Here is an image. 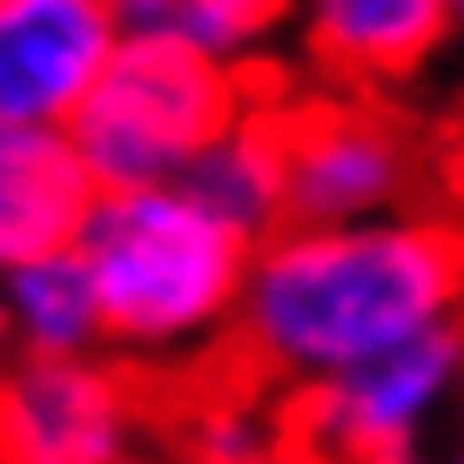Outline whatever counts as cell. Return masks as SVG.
Instances as JSON below:
<instances>
[{
	"instance_id": "cell-1",
	"label": "cell",
	"mask_w": 464,
	"mask_h": 464,
	"mask_svg": "<svg viewBox=\"0 0 464 464\" xmlns=\"http://www.w3.org/2000/svg\"><path fill=\"white\" fill-rule=\"evenodd\" d=\"M458 324L464 229L404 209L343 229L283 222L263 236L229 343L283 391H310Z\"/></svg>"
},
{
	"instance_id": "cell-2",
	"label": "cell",
	"mask_w": 464,
	"mask_h": 464,
	"mask_svg": "<svg viewBox=\"0 0 464 464\" xmlns=\"http://www.w3.org/2000/svg\"><path fill=\"white\" fill-rule=\"evenodd\" d=\"M74 256L94 283L102 357L121 371H188L236 337L256 243L169 182L94 196Z\"/></svg>"
},
{
	"instance_id": "cell-3",
	"label": "cell",
	"mask_w": 464,
	"mask_h": 464,
	"mask_svg": "<svg viewBox=\"0 0 464 464\" xmlns=\"http://www.w3.org/2000/svg\"><path fill=\"white\" fill-rule=\"evenodd\" d=\"M256 102L243 74L182 54L169 41L121 34L102 61L88 102L74 108L68 141L102 196L115 188H169L196 169V155Z\"/></svg>"
},
{
	"instance_id": "cell-4",
	"label": "cell",
	"mask_w": 464,
	"mask_h": 464,
	"mask_svg": "<svg viewBox=\"0 0 464 464\" xmlns=\"http://www.w3.org/2000/svg\"><path fill=\"white\" fill-rule=\"evenodd\" d=\"M464 404V324L391 357L290 391L283 438L310 464H430Z\"/></svg>"
},
{
	"instance_id": "cell-5",
	"label": "cell",
	"mask_w": 464,
	"mask_h": 464,
	"mask_svg": "<svg viewBox=\"0 0 464 464\" xmlns=\"http://www.w3.org/2000/svg\"><path fill=\"white\" fill-rule=\"evenodd\" d=\"M149 397L115 357H7L0 464H141Z\"/></svg>"
},
{
	"instance_id": "cell-6",
	"label": "cell",
	"mask_w": 464,
	"mask_h": 464,
	"mask_svg": "<svg viewBox=\"0 0 464 464\" xmlns=\"http://www.w3.org/2000/svg\"><path fill=\"white\" fill-rule=\"evenodd\" d=\"M418 188V149L371 102L283 108V222L343 229V222L404 216Z\"/></svg>"
},
{
	"instance_id": "cell-7",
	"label": "cell",
	"mask_w": 464,
	"mask_h": 464,
	"mask_svg": "<svg viewBox=\"0 0 464 464\" xmlns=\"http://www.w3.org/2000/svg\"><path fill=\"white\" fill-rule=\"evenodd\" d=\"M108 0H0V128H61L115 54Z\"/></svg>"
},
{
	"instance_id": "cell-8",
	"label": "cell",
	"mask_w": 464,
	"mask_h": 464,
	"mask_svg": "<svg viewBox=\"0 0 464 464\" xmlns=\"http://www.w3.org/2000/svg\"><path fill=\"white\" fill-rule=\"evenodd\" d=\"M290 27L337 82L377 88L418 74L451 34V0H296Z\"/></svg>"
},
{
	"instance_id": "cell-9",
	"label": "cell",
	"mask_w": 464,
	"mask_h": 464,
	"mask_svg": "<svg viewBox=\"0 0 464 464\" xmlns=\"http://www.w3.org/2000/svg\"><path fill=\"white\" fill-rule=\"evenodd\" d=\"M102 188L61 128H0V276L34 256L74 249Z\"/></svg>"
},
{
	"instance_id": "cell-10",
	"label": "cell",
	"mask_w": 464,
	"mask_h": 464,
	"mask_svg": "<svg viewBox=\"0 0 464 464\" xmlns=\"http://www.w3.org/2000/svg\"><path fill=\"white\" fill-rule=\"evenodd\" d=\"M182 188L216 222H229L236 236H249V243L276 236L283 229V108L249 102L243 115L196 155V169L182 175Z\"/></svg>"
},
{
	"instance_id": "cell-11",
	"label": "cell",
	"mask_w": 464,
	"mask_h": 464,
	"mask_svg": "<svg viewBox=\"0 0 464 464\" xmlns=\"http://www.w3.org/2000/svg\"><path fill=\"white\" fill-rule=\"evenodd\" d=\"M108 14H115V34L169 41L182 54H202L216 68L243 74L249 61L276 47L296 0H108Z\"/></svg>"
},
{
	"instance_id": "cell-12",
	"label": "cell",
	"mask_w": 464,
	"mask_h": 464,
	"mask_svg": "<svg viewBox=\"0 0 464 464\" xmlns=\"http://www.w3.org/2000/svg\"><path fill=\"white\" fill-rule=\"evenodd\" d=\"M0 324L14 357H94L102 350V310L94 283L74 249L34 256L0 276Z\"/></svg>"
},
{
	"instance_id": "cell-13",
	"label": "cell",
	"mask_w": 464,
	"mask_h": 464,
	"mask_svg": "<svg viewBox=\"0 0 464 464\" xmlns=\"http://www.w3.org/2000/svg\"><path fill=\"white\" fill-rule=\"evenodd\" d=\"M276 438H283V411H263L243 391H216L182 418L188 464H229V458H249V451H263V444H276Z\"/></svg>"
},
{
	"instance_id": "cell-14",
	"label": "cell",
	"mask_w": 464,
	"mask_h": 464,
	"mask_svg": "<svg viewBox=\"0 0 464 464\" xmlns=\"http://www.w3.org/2000/svg\"><path fill=\"white\" fill-rule=\"evenodd\" d=\"M229 464H310V458H303L290 438H276V444H263V451H249V458H229Z\"/></svg>"
},
{
	"instance_id": "cell-15",
	"label": "cell",
	"mask_w": 464,
	"mask_h": 464,
	"mask_svg": "<svg viewBox=\"0 0 464 464\" xmlns=\"http://www.w3.org/2000/svg\"><path fill=\"white\" fill-rule=\"evenodd\" d=\"M430 464H464V424H451L438 438V451H430Z\"/></svg>"
},
{
	"instance_id": "cell-16",
	"label": "cell",
	"mask_w": 464,
	"mask_h": 464,
	"mask_svg": "<svg viewBox=\"0 0 464 464\" xmlns=\"http://www.w3.org/2000/svg\"><path fill=\"white\" fill-rule=\"evenodd\" d=\"M7 357H14V350H7V324H0V371H7Z\"/></svg>"
},
{
	"instance_id": "cell-17",
	"label": "cell",
	"mask_w": 464,
	"mask_h": 464,
	"mask_svg": "<svg viewBox=\"0 0 464 464\" xmlns=\"http://www.w3.org/2000/svg\"><path fill=\"white\" fill-rule=\"evenodd\" d=\"M451 27H464V0H451Z\"/></svg>"
}]
</instances>
